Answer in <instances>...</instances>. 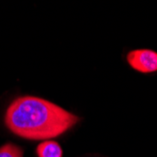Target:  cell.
<instances>
[{
    "instance_id": "obj_1",
    "label": "cell",
    "mask_w": 157,
    "mask_h": 157,
    "mask_svg": "<svg viewBox=\"0 0 157 157\" xmlns=\"http://www.w3.org/2000/svg\"><path fill=\"white\" fill-rule=\"evenodd\" d=\"M78 121L77 116L64 108L32 96L15 99L5 115V123L13 134L31 140L56 137Z\"/></svg>"
},
{
    "instance_id": "obj_2",
    "label": "cell",
    "mask_w": 157,
    "mask_h": 157,
    "mask_svg": "<svg viewBox=\"0 0 157 157\" xmlns=\"http://www.w3.org/2000/svg\"><path fill=\"white\" fill-rule=\"evenodd\" d=\"M127 61L136 71L143 74L157 71V53L150 49H136L127 54Z\"/></svg>"
},
{
    "instance_id": "obj_3",
    "label": "cell",
    "mask_w": 157,
    "mask_h": 157,
    "mask_svg": "<svg viewBox=\"0 0 157 157\" xmlns=\"http://www.w3.org/2000/svg\"><path fill=\"white\" fill-rule=\"evenodd\" d=\"M38 157H62V149L58 142L44 141L37 147Z\"/></svg>"
},
{
    "instance_id": "obj_4",
    "label": "cell",
    "mask_w": 157,
    "mask_h": 157,
    "mask_svg": "<svg viewBox=\"0 0 157 157\" xmlns=\"http://www.w3.org/2000/svg\"><path fill=\"white\" fill-rule=\"evenodd\" d=\"M0 157H24L20 147L12 143L5 144L0 148Z\"/></svg>"
}]
</instances>
